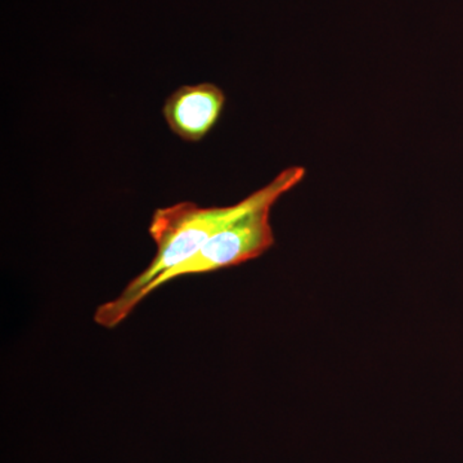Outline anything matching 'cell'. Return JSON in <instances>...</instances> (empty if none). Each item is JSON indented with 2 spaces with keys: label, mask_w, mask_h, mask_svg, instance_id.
Instances as JSON below:
<instances>
[{
  "label": "cell",
  "mask_w": 463,
  "mask_h": 463,
  "mask_svg": "<svg viewBox=\"0 0 463 463\" xmlns=\"http://www.w3.org/2000/svg\"><path fill=\"white\" fill-rule=\"evenodd\" d=\"M306 176V169L291 166L279 173L269 184L254 192V203L245 213L213 234L184 263L163 274L155 289L183 276L215 272L257 259L274 245L270 210L279 197L288 194Z\"/></svg>",
  "instance_id": "cell-1"
},
{
  "label": "cell",
  "mask_w": 463,
  "mask_h": 463,
  "mask_svg": "<svg viewBox=\"0 0 463 463\" xmlns=\"http://www.w3.org/2000/svg\"><path fill=\"white\" fill-rule=\"evenodd\" d=\"M225 105L221 88L212 83L184 85L164 105L167 127L185 142H200L215 127Z\"/></svg>",
  "instance_id": "cell-2"
}]
</instances>
